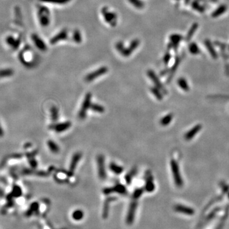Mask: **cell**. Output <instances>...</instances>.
<instances>
[{
  "label": "cell",
  "mask_w": 229,
  "mask_h": 229,
  "mask_svg": "<svg viewBox=\"0 0 229 229\" xmlns=\"http://www.w3.org/2000/svg\"><path fill=\"white\" fill-rule=\"evenodd\" d=\"M140 40L139 39H134L131 43H130L129 47H125L123 43L121 41L118 42L116 44V49L124 57H129V55L134 52V50H136L138 47L140 45Z\"/></svg>",
  "instance_id": "cell-1"
},
{
  "label": "cell",
  "mask_w": 229,
  "mask_h": 229,
  "mask_svg": "<svg viewBox=\"0 0 229 229\" xmlns=\"http://www.w3.org/2000/svg\"><path fill=\"white\" fill-rule=\"evenodd\" d=\"M50 13L47 7L40 6L38 8V17L39 22L43 27H47L50 22Z\"/></svg>",
  "instance_id": "cell-2"
},
{
  "label": "cell",
  "mask_w": 229,
  "mask_h": 229,
  "mask_svg": "<svg viewBox=\"0 0 229 229\" xmlns=\"http://www.w3.org/2000/svg\"><path fill=\"white\" fill-rule=\"evenodd\" d=\"M91 98H92V94H90V93L89 92L86 94L83 103H82L80 110L78 113V117L80 119L84 120L86 118L87 111L89 110V109H90V106L92 105Z\"/></svg>",
  "instance_id": "cell-3"
},
{
  "label": "cell",
  "mask_w": 229,
  "mask_h": 229,
  "mask_svg": "<svg viewBox=\"0 0 229 229\" xmlns=\"http://www.w3.org/2000/svg\"><path fill=\"white\" fill-rule=\"evenodd\" d=\"M33 56L34 55L32 52H30V50L25 49L22 52H20L18 55L20 62L22 63V64L26 66V67H31L33 63Z\"/></svg>",
  "instance_id": "cell-4"
},
{
  "label": "cell",
  "mask_w": 229,
  "mask_h": 229,
  "mask_svg": "<svg viewBox=\"0 0 229 229\" xmlns=\"http://www.w3.org/2000/svg\"><path fill=\"white\" fill-rule=\"evenodd\" d=\"M171 171L172 172L173 177H174V180L175 184L177 186H182L183 185V181L181 176L179 166L174 159H172L171 161Z\"/></svg>",
  "instance_id": "cell-5"
},
{
  "label": "cell",
  "mask_w": 229,
  "mask_h": 229,
  "mask_svg": "<svg viewBox=\"0 0 229 229\" xmlns=\"http://www.w3.org/2000/svg\"><path fill=\"white\" fill-rule=\"evenodd\" d=\"M102 14L106 22L111 26H114L117 22V15L113 12L109 11L107 8H104L102 10Z\"/></svg>",
  "instance_id": "cell-6"
},
{
  "label": "cell",
  "mask_w": 229,
  "mask_h": 229,
  "mask_svg": "<svg viewBox=\"0 0 229 229\" xmlns=\"http://www.w3.org/2000/svg\"><path fill=\"white\" fill-rule=\"evenodd\" d=\"M98 167V176L101 180H105L106 178V173L105 170V157L103 155H99L97 157Z\"/></svg>",
  "instance_id": "cell-7"
},
{
  "label": "cell",
  "mask_w": 229,
  "mask_h": 229,
  "mask_svg": "<svg viewBox=\"0 0 229 229\" xmlns=\"http://www.w3.org/2000/svg\"><path fill=\"white\" fill-rule=\"evenodd\" d=\"M108 70V68L105 67V66L99 68L98 70L94 71V72H92V73L88 74L86 76V78H85V80L87 82H92L94 80L98 78V77H99L101 75H103V74H105V73H107Z\"/></svg>",
  "instance_id": "cell-8"
},
{
  "label": "cell",
  "mask_w": 229,
  "mask_h": 229,
  "mask_svg": "<svg viewBox=\"0 0 229 229\" xmlns=\"http://www.w3.org/2000/svg\"><path fill=\"white\" fill-rule=\"evenodd\" d=\"M20 39L16 38L14 35H9L5 39V42L10 48L13 50H17L20 44Z\"/></svg>",
  "instance_id": "cell-9"
},
{
  "label": "cell",
  "mask_w": 229,
  "mask_h": 229,
  "mask_svg": "<svg viewBox=\"0 0 229 229\" xmlns=\"http://www.w3.org/2000/svg\"><path fill=\"white\" fill-rule=\"evenodd\" d=\"M31 39L33 40L34 45H35L37 49L41 51H45L47 50V47L46 44L45 43L43 39L39 37L38 34H33L31 36Z\"/></svg>",
  "instance_id": "cell-10"
},
{
  "label": "cell",
  "mask_w": 229,
  "mask_h": 229,
  "mask_svg": "<svg viewBox=\"0 0 229 229\" xmlns=\"http://www.w3.org/2000/svg\"><path fill=\"white\" fill-rule=\"evenodd\" d=\"M71 126V123L70 122H65L63 123H59V124H54L50 126V128L55 130V132L58 133L62 132L65 131V130H68L70 128Z\"/></svg>",
  "instance_id": "cell-11"
},
{
  "label": "cell",
  "mask_w": 229,
  "mask_h": 229,
  "mask_svg": "<svg viewBox=\"0 0 229 229\" xmlns=\"http://www.w3.org/2000/svg\"><path fill=\"white\" fill-rule=\"evenodd\" d=\"M113 191H115V192L119 193L120 194H124L125 193H126V188L123 185L117 184L114 186H113V187L106 188L103 190V192L105 193V194H106V195L110 194L111 192H113Z\"/></svg>",
  "instance_id": "cell-12"
},
{
  "label": "cell",
  "mask_w": 229,
  "mask_h": 229,
  "mask_svg": "<svg viewBox=\"0 0 229 229\" xmlns=\"http://www.w3.org/2000/svg\"><path fill=\"white\" fill-rule=\"evenodd\" d=\"M68 38V31L66 29H63L61 31H60L59 33L57 34L55 36L53 37V38L50 39V44L54 45L55 43H58L59 41L64 40V39Z\"/></svg>",
  "instance_id": "cell-13"
},
{
  "label": "cell",
  "mask_w": 229,
  "mask_h": 229,
  "mask_svg": "<svg viewBox=\"0 0 229 229\" xmlns=\"http://www.w3.org/2000/svg\"><path fill=\"white\" fill-rule=\"evenodd\" d=\"M145 190L148 192H151L155 190V185L153 181V177L149 171L146 173Z\"/></svg>",
  "instance_id": "cell-14"
},
{
  "label": "cell",
  "mask_w": 229,
  "mask_h": 229,
  "mask_svg": "<svg viewBox=\"0 0 229 229\" xmlns=\"http://www.w3.org/2000/svg\"><path fill=\"white\" fill-rule=\"evenodd\" d=\"M174 210L176 212L180 213H183L184 215L189 216L194 215V213H195L194 210L192 208H191V207L183 206V205L181 204H178L176 206H175Z\"/></svg>",
  "instance_id": "cell-15"
},
{
  "label": "cell",
  "mask_w": 229,
  "mask_h": 229,
  "mask_svg": "<svg viewBox=\"0 0 229 229\" xmlns=\"http://www.w3.org/2000/svg\"><path fill=\"white\" fill-rule=\"evenodd\" d=\"M147 74L149 76V78H150L152 82L155 84V86L156 87L159 88V89H161L162 90H163V91L165 92H166V90L164 88L163 86H162V84L161 83V82H160L159 79L158 78V77L157 76V75L155 74V73H154V71L152 70H149L147 72Z\"/></svg>",
  "instance_id": "cell-16"
},
{
  "label": "cell",
  "mask_w": 229,
  "mask_h": 229,
  "mask_svg": "<svg viewBox=\"0 0 229 229\" xmlns=\"http://www.w3.org/2000/svg\"><path fill=\"white\" fill-rule=\"evenodd\" d=\"M82 156V154L80 152H76L73 155V157H72L71 163L70 165V172L71 173H73L75 170L76 167L78 165V163L80 161V160L81 159Z\"/></svg>",
  "instance_id": "cell-17"
},
{
  "label": "cell",
  "mask_w": 229,
  "mask_h": 229,
  "mask_svg": "<svg viewBox=\"0 0 229 229\" xmlns=\"http://www.w3.org/2000/svg\"><path fill=\"white\" fill-rule=\"evenodd\" d=\"M202 126L201 125H197L192 129H190L189 131L186 133L185 136V138L186 140H190L195 136L197 134V133L201 130Z\"/></svg>",
  "instance_id": "cell-18"
},
{
  "label": "cell",
  "mask_w": 229,
  "mask_h": 229,
  "mask_svg": "<svg viewBox=\"0 0 229 229\" xmlns=\"http://www.w3.org/2000/svg\"><path fill=\"white\" fill-rule=\"evenodd\" d=\"M14 74V71L12 68L0 69V79L9 78Z\"/></svg>",
  "instance_id": "cell-19"
},
{
  "label": "cell",
  "mask_w": 229,
  "mask_h": 229,
  "mask_svg": "<svg viewBox=\"0 0 229 229\" xmlns=\"http://www.w3.org/2000/svg\"><path fill=\"white\" fill-rule=\"evenodd\" d=\"M205 45H206L207 49L208 50V52H209V54H211V57L213 59H216L218 57L217 53L215 51V50L213 46V45L211 44V41L207 39V40L205 41Z\"/></svg>",
  "instance_id": "cell-20"
},
{
  "label": "cell",
  "mask_w": 229,
  "mask_h": 229,
  "mask_svg": "<svg viewBox=\"0 0 229 229\" xmlns=\"http://www.w3.org/2000/svg\"><path fill=\"white\" fill-rule=\"evenodd\" d=\"M227 7L226 5H222L220 7H218L215 12L212 13V17L214 18L219 17V16H220L221 15L224 14V13L226 12V10H227Z\"/></svg>",
  "instance_id": "cell-21"
},
{
  "label": "cell",
  "mask_w": 229,
  "mask_h": 229,
  "mask_svg": "<svg viewBox=\"0 0 229 229\" xmlns=\"http://www.w3.org/2000/svg\"><path fill=\"white\" fill-rule=\"evenodd\" d=\"M110 169L115 174H120L121 173L124 171L123 167L118 166L114 162H111L110 165Z\"/></svg>",
  "instance_id": "cell-22"
},
{
  "label": "cell",
  "mask_w": 229,
  "mask_h": 229,
  "mask_svg": "<svg viewBox=\"0 0 229 229\" xmlns=\"http://www.w3.org/2000/svg\"><path fill=\"white\" fill-rule=\"evenodd\" d=\"M47 145L49 148L50 149V150L52 151V153H58L60 151V148L59 147V146L55 143L54 141H53L52 140L48 141Z\"/></svg>",
  "instance_id": "cell-23"
},
{
  "label": "cell",
  "mask_w": 229,
  "mask_h": 229,
  "mask_svg": "<svg viewBox=\"0 0 229 229\" xmlns=\"http://www.w3.org/2000/svg\"><path fill=\"white\" fill-rule=\"evenodd\" d=\"M136 172H137L136 168H133L130 170V171H129L126 176H125V180H126L127 185L130 184L133 177H134L136 174Z\"/></svg>",
  "instance_id": "cell-24"
},
{
  "label": "cell",
  "mask_w": 229,
  "mask_h": 229,
  "mask_svg": "<svg viewBox=\"0 0 229 229\" xmlns=\"http://www.w3.org/2000/svg\"><path fill=\"white\" fill-rule=\"evenodd\" d=\"M182 39V36L180 34H172L170 37V40H171L172 47H177V45L179 44Z\"/></svg>",
  "instance_id": "cell-25"
},
{
  "label": "cell",
  "mask_w": 229,
  "mask_h": 229,
  "mask_svg": "<svg viewBox=\"0 0 229 229\" xmlns=\"http://www.w3.org/2000/svg\"><path fill=\"white\" fill-rule=\"evenodd\" d=\"M197 28H198V24H197V23L193 24L192 26H191V27L190 29V30H189V31L188 32L187 35H186V41H189L191 38H192L193 35L194 34V33H195V31H196L197 29Z\"/></svg>",
  "instance_id": "cell-26"
},
{
  "label": "cell",
  "mask_w": 229,
  "mask_h": 229,
  "mask_svg": "<svg viewBox=\"0 0 229 229\" xmlns=\"http://www.w3.org/2000/svg\"><path fill=\"white\" fill-rule=\"evenodd\" d=\"M50 115L51 119L53 122H57L59 118V110L57 107L52 106L50 109Z\"/></svg>",
  "instance_id": "cell-27"
},
{
  "label": "cell",
  "mask_w": 229,
  "mask_h": 229,
  "mask_svg": "<svg viewBox=\"0 0 229 229\" xmlns=\"http://www.w3.org/2000/svg\"><path fill=\"white\" fill-rule=\"evenodd\" d=\"M178 84L179 85L181 89H183V90H185V91H188L189 90V86L186 82V80L183 78H180L178 80Z\"/></svg>",
  "instance_id": "cell-28"
},
{
  "label": "cell",
  "mask_w": 229,
  "mask_h": 229,
  "mask_svg": "<svg viewBox=\"0 0 229 229\" xmlns=\"http://www.w3.org/2000/svg\"><path fill=\"white\" fill-rule=\"evenodd\" d=\"M172 119V114H167V115L164 116L163 118L161 120V124L163 126H166L170 124V122H171Z\"/></svg>",
  "instance_id": "cell-29"
},
{
  "label": "cell",
  "mask_w": 229,
  "mask_h": 229,
  "mask_svg": "<svg viewBox=\"0 0 229 229\" xmlns=\"http://www.w3.org/2000/svg\"><path fill=\"white\" fill-rule=\"evenodd\" d=\"M90 109L95 112L100 113H103L105 111V108L103 106L98 105V104H92L90 106Z\"/></svg>",
  "instance_id": "cell-30"
},
{
  "label": "cell",
  "mask_w": 229,
  "mask_h": 229,
  "mask_svg": "<svg viewBox=\"0 0 229 229\" xmlns=\"http://www.w3.org/2000/svg\"><path fill=\"white\" fill-rule=\"evenodd\" d=\"M189 50H190V52L191 54L196 55L198 54L199 52H200V49L198 47L197 45L195 43H191L190 45H189Z\"/></svg>",
  "instance_id": "cell-31"
},
{
  "label": "cell",
  "mask_w": 229,
  "mask_h": 229,
  "mask_svg": "<svg viewBox=\"0 0 229 229\" xmlns=\"http://www.w3.org/2000/svg\"><path fill=\"white\" fill-rule=\"evenodd\" d=\"M129 1L137 9H141L144 7V3L141 0H129Z\"/></svg>",
  "instance_id": "cell-32"
},
{
  "label": "cell",
  "mask_w": 229,
  "mask_h": 229,
  "mask_svg": "<svg viewBox=\"0 0 229 229\" xmlns=\"http://www.w3.org/2000/svg\"><path fill=\"white\" fill-rule=\"evenodd\" d=\"M39 1L45 3H49L66 4L70 2L71 0H39Z\"/></svg>",
  "instance_id": "cell-33"
},
{
  "label": "cell",
  "mask_w": 229,
  "mask_h": 229,
  "mask_svg": "<svg viewBox=\"0 0 229 229\" xmlns=\"http://www.w3.org/2000/svg\"><path fill=\"white\" fill-rule=\"evenodd\" d=\"M73 38L74 41L77 43H80V42L82 41V36H81L80 33V31L78 30L74 31V33H73Z\"/></svg>",
  "instance_id": "cell-34"
},
{
  "label": "cell",
  "mask_w": 229,
  "mask_h": 229,
  "mask_svg": "<svg viewBox=\"0 0 229 229\" xmlns=\"http://www.w3.org/2000/svg\"><path fill=\"white\" fill-rule=\"evenodd\" d=\"M151 91L154 94V95L157 97V99L159 100H161L162 99V95L161 94V92L159 91L157 87H153L151 89Z\"/></svg>",
  "instance_id": "cell-35"
},
{
  "label": "cell",
  "mask_w": 229,
  "mask_h": 229,
  "mask_svg": "<svg viewBox=\"0 0 229 229\" xmlns=\"http://www.w3.org/2000/svg\"><path fill=\"white\" fill-rule=\"evenodd\" d=\"M192 7L193 9L196 10L197 11L200 12H203L204 11V9L202 7L201 5L197 1H193L192 3Z\"/></svg>",
  "instance_id": "cell-36"
},
{
  "label": "cell",
  "mask_w": 229,
  "mask_h": 229,
  "mask_svg": "<svg viewBox=\"0 0 229 229\" xmlns=\"http://www.w3.org/2000/svg\"><path fill=\"white\" fill-rule=\"evenodd\" d=\"M83 212L81 210H76L74 211L73 213V217L74 218V220L80 219V218H82L83 216Z\"/></svg>",
  "instance_id": "cell-37"
},
{
  "label": "cell",
  "mask_w": 229,
  "mask_h": 229,
  "mask_svg": "<svg viewBox=\"0 0 229 229\" xmlns=\"http://www.w3.org/2000/svg\"><path fill=\"white\" fill-rule=\"evenodd\" d=\"M143 190L142 188H138L134 191V193H133V197L135 199H138L140 197L141 195V194L143 193Z\"/></svg>",
  "instance_id": "cell-38"
},
{
  "label": "cell",
  "mask_w": 229,
  "mask_h": 229,
  "mask_svg": "<svg viewBox=\"0 0 229 229\" xmlns=\"http://www.w3.org/2000/svg\"><path fill=\"white\" fill-rule=\"evenodd\" d=\"M180 63V58H178V59H177L176 60V62L174 63V66H173V67H172V70H171V74L174 73V71L177 69L178 66V65H179Z\"/></svg>",
  "instance_id": "cell-39"
},
{
  "label": "cell",
  "mask_w": 229,
  "mask_h": 229,
  "mask_svg": "<svg viewBox=\"0 0 229 229\" xmlns=\"http://www.w3.org/2000/svg\"><path fill=\"white\" fill-rule=\"evenodd\" d=\"M170 59H171V55H170L169 53H167V54L165 55V56L164 57V61L165 64H168L169 62Z\"/></svg>",
  "instance_id": "cell-40"
}]
</instances>
